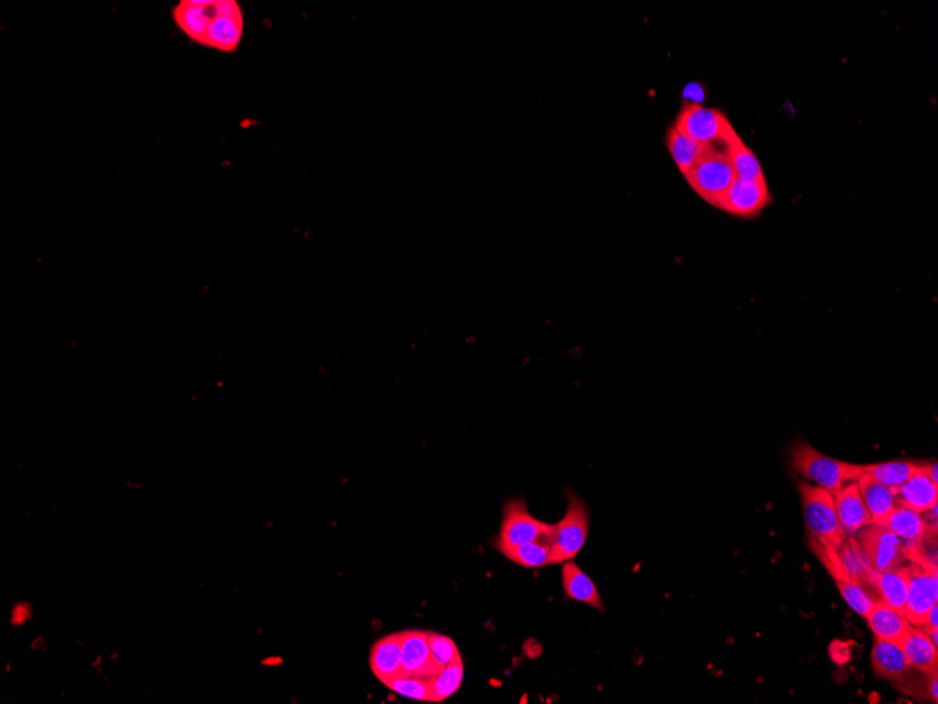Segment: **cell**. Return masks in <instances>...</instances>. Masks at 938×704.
Returning a JSON list of instances; mask_svg holds the SVG:
<instances>
[{
  "label": "cell",
  "instance_id": "d4e9b609",
  "mask_svg": "<svg viewBox=\"0 0 938 704\" xmlns=\"http://www.w3.org/2000/svg\"><path fill=\"white\" fill-rule=\"evenodd\" d=\"M506 558L524 568H544L552 565L551 544L547 541L521 544V546H496Z\"/></svg>",
  "mask_w": 938,
  "mask_h": 704
},
{
  "label": "cell",
  "instance_id": "277c9868",
  "mask_svg": "<svg viewBox=\"0 0 938 704\" xmlns=\"http://www.w3.org/2000/svg\"><path fill=\"white\" fill-rule=\"evenodd\" d=\"M566 513L561 522L552 527V565L564 564L578 556L585 546L590 529V513L587 504L572 490L566 491Z\"/></svg>",
  "mask_w": 938,
  "mask_h": 704
},
{
  "label": "cell",
  "instance_id": "4fadbf2b",
  "mask_svg": "<svg viewBox=\"0 0 938 704\" xmlns=\"http://www.w3.org/2000/svg\"><path fill=\"white\" fill-rule=\"evenodd\" d=\"M370 667L375 678L384 685L396 676L404 675L401 633L388 634L375 641L370 653Z\"/></svg>",
  "mask_w": 938,
  "mask_h": 704
},
{
  "label": "cell",
  "instance_id": "8992f818",
  "mask_svg": "<svg viewBox=\"0 0 938 704\" xmlns=\"http://www.w3.org/2000/svg\"><path fill=\"white\" fill-rule=\"evenodd\" d=\"M691 189L712 207H717L726 190L735 182L736 173L726 152L711 151L690 172L683 175Z\"/></svg>",
  "mask_w": 938,
  "mask_h": 704
},
{
  "label": "cell",
  "instance_id": "3957f363",
  "mask_svg": "<svg viewBox=\"0 0 938 704\" xmlns=\"http://www.w3.org/2000/svg\"><path fill=\"white\" fill-rule=\"evenodd\" d=\"M798 491L811 540L826 549L839 550L847 536L837 518L833 494L807 481L798 482Z\"/></svg>",
  "mask_w": 938,
  "mask_h": 704
},
{
  "label": "cell",
  "instance_id": "f546056e",
  "mask_svg": "<svg viewBox=\"0 0 938 704\" xmlns=\"http://www.w3.org/2000/svg\"><path fill=\"white\" fill-rule=\"evenodd\" d=\"M429 644L432 664L436 674L448 665L461 660L460 651H458L453 638L443 636V634L430 633Z\"/></svg>",
  "mask_w": 938,
  "mask_h": 704
},
{
  "label": "cell",
  "instance_id": "ffe728a7",
  "mask_svg": "<svg viewBox=\"0 0 938 704\" xmlns=\"http://www.w3.org/2000/svg\"><path fill=\"white\" fill-rule=\"evenodd\" d=\"M864 619L867 620L875 638L894 641V643L899 644L908 634L910 627L905 615L881 601L875 603L874 608L870 610V613Z\"/></svg>",
  "mask_w": 938,
  "mask_h": 704
},
{
  "label": "cell",
  "instance_id": "4dcf8cb0",
  "mask_svg": "<svg viewBox=\"0 0 938 704\" xmlns=\"http://www.w3.org/2000/svg\"><path fill=\"white\" fill-rule=\"evenodd\" d=\"M830 657L837 664H844V662L849 661L851 657L850 644L835 641L830 645Z\"/></svg>",
  "mask_w": 938,
  "mask_h": 704
},
{
  "label": "cell",
  "instance_id": "e0dca14e",
  "mask_svg": "<svg viewBox=\"0 0 938 704\" xmlns=\"http://www.w3.org/2000/svg\"><path fill=\"white\" fill-rule=\"evenodd\" d=\"M857 485L873 523L884 525L885 520L898 505L896 491L864 473L858 478Z\"/></svg>",
  "mask_w": 938,
  "mask_h": 704
},
{
  "label": "cell",
  "instance_id": "cb8c5ba5",
  "mask_svg": "<svg viewBox=\"0 0 938 704\" xmlns=\"http://www.w3.org/2000/svg\"><path fill=\"white\" fill-rule=\"evenodd\" d=\"M725 148L733 171L736 173V178L748 180V182L766 180L762 165H760L755 152L742 141L741 137H736Z\"/></svg>",
  "mask_w": 938,
  "mask_h": 704
},
{
  "label": "cell",
  "instance_id": "6da1fadb",
  "mask_svg": "<svg viewBox=\"0 0 938 704\" xmlns=\"http://www.w3.org/2000/svg\"><path fill=\"white\" fill-rule=\"evenodd\" d=\"M172 19L191 43L224 54L238 51L245 34V13L236 0H180Z\"/></svg>",
  "mask_w": 938,
  "mask_h": 704
},
{
  "label": "cell",
  "instance_id": "1f68e13d",
  "mask_svg": "<svg viewBox=\"0 0 938 704\" xmlns=\"http://www.w3.org/2000/svg\"><path fill=\"white\" fill-rule=\"evenodd\" d=\"M938 606L930 610L926 620H924L922 629H938Z\"/></svg>",
  "mask_w": 938,
  "mask_h": 704
},
{
  "label": "cell",
  "instance_id": "2e32d148",
  "mask_svg": "<svg viewBox=\"0 0 938 704\" xmlns=\"http://www.w3.org/2000/svg\"><path fill=\"white\" fill-rule=\"evenodd\" d=\"M884 526H887L892 533H895L908 546V551L923 544L926 539H929L930 533L933 532L924 520L922 513L913 511V509L906 508L901 504L896 505L894 511L885 520Z\"/></svg>",
  "mask_w": 938,
  "mask_h": 704
},
{
  "label": "cell",
  "instance_id": "83f0119b",
  "mask_svg": "<svg viewBox=\"0 0 938 704\" xmlns=\"http://www.w3.org/2000/svg\"><path fill=\"white\" fill-rule=\"evenodd\" d=\"M835 582L840 593H842L844 601L858 616H867L870 610L874 608L875 603L878 602L867 591V586L854 578L837 579Z\"/></svg>",
  "mask_w": 938,
  "mask_h": 704
},
{
  "label": "cell",
  "instance_id": "7a4b0ae2",
  "mask_svg": "<svg viewBox=\"0 0 938 704\" xmlns=\"http://www.w3.org/2000/svg\"><path fill=\"white\" fill-rule=\"evenodd\" d=\"M791 466L809 484L835 495L844 485L857 481L863 474L861 464L849 463L819 452L808 442H799L791 450Z\"/></svg>",
  "mask_w": 938,
  "mask_h": 704
},
{
  "label": "cell",
  "instance_id": "9a60e30c",
  "mask_svg": "<svg viewBox=\"0 0 938 704\" xmlns=\"http://www.w3.org/2000/svg\"><path fill=\"white\" fill-rule=\"evenodd\" d=\"M871 664L874 674L887 681H901L912 668L901 644L878 638H875L871 651Z\"/></svg>",
  "mask_w": 938,
  "mask_h": 704
},
{
  "label": "cell",
  "instance_id": "5bb4252c",
  "mask_svg": "<svg viewBox=\"0 0 938 704\" xmlns=\"http://www.w3.org/2000/svg\"><path fill=\"white\" fill-rule=\"evenodd\" d=\"M898 504L913 509V511L924 513L930 511L938 502V484L933 482L926 470L924 464L909 478L902 487L896 491Z\"/></svg>",
  "mask_w": 938,
  "mask_h": 704
},
{
  "label": "cell",
  "instance_id": "52a82bcc",
  "mask_svg": "<svg viewBox=\"0 0 938 704\" xmlns=\"http://www.w3.org/2000/svg\"><path fill=\"white\" fill-rule=\"evenodd\" d=\"M858 547L877 574L909 563L908 546L887 526H865L856 534Z\"/></svg>",
  "mask_w": 938,
  "mask_h": 704
},
{
  "label": "cell",
  "instance_id": "836d02e7",
  "mask_svg": "<svg viewBox=\"0 0 938 704\" xmlns=\"http://www.w3.org/2000/svg\"><path fill=\"white\" fill-rule=\"evenodd\" d=\"M924 470H926L927 475L938 484V466L937 461H931V463L924 464Z\"/></svg>",
  "mask_w": 938,
  "mask_h": 704
},
{
  "label": "cell",
  "instance_id": "ac0fdd59",
  "mask_svg": "<svg viewBox=\"0 0 938 704\" xmlns=\"http://www.w3.org/2000/svg\"><path fill=\"white\" fill-rule=\"evenodd\" d=\"M562 585H564L566 598L585 603V605L592 606L593 609H597L599 612L606 610V605H604L596 584L586 572L580 570L578 565L573 563V560L562 564Z\"/></svg>",
  "mask_w": 938,
  "mask_h": 704
},
{
  "label": "cell",
  "instance_id": "603a6c76",
  "mask_svg": "<svg viewBox=\"0 0 938 704\" xmlns=\"http://www.w3.org/2000/svg\"><path fill=\"white\" fill-rule=\"evenodd\" d=\"M922 464L908 460L884 461V463L863 466V473L892 490L898 491L899 487H902L916 471H919Z\"/></svg>",
  "mask_w": 938,
  "mask_h": 704
},
{
  "label": "cell",
  "instance_id": "ba28073f",
  "mask_svg": "<svg viewBox=\"0 0 938 704\" xmlns=\"http://www.w3.org/2000/svg\"><path fill=\"white\" fill-rule=\"evenodd\" d=\"M552 527L554 525L534 518L524 499H510L503 506L502 526L495 546H521L534 541L550 543Z\"/></svg>",
  "mask_w": 938,
  "mask_h": 704
},
{
  "label": "cell",
  "instance_id": "9c48e42d",
  "mask_svg": "<svg viewBox=\"0 0 938 704\" xmlns=\"http://www.w3.org/2000/svg\"><path fill=\"white\" fill-rule=\"evenodd\" d=\"M938 606L937 567L909 561V592L905 615L910 626L922 627L931 609Z\"/></svg>",
  "mask_w": 938,
  "mask_h": 704
},
{
  "label": "cell",
  "instance_id": "d6986e66",
  "mask_svg": "<svg viewBox=\"0 0 938 704\" xmlns=\"http://www.w3.org/2000/svg\"><path fill=\"white\" fill-rule=\"evenodd\" d=\"M901 645L910 667L927 676L938 674V648L923 629L910 626Z\"/></svg>",
  "mask_w": 938,
  "mask_h": 704
},
{
  "label": "cell",
  "instance_id": "f1b7e54d",
  "mask_svg": "<svg viewBox=\"0 0 938 704\" xmlns=\"http://www.w3.org/2000/svg\"><path fill=\"white\" fill-rule=\"evenodd\" d=\"M385 686L396 693V695L418 700V702H433L432 688H430L429 679L418 678V676L401 675L385 683Z\"/></svg>",
  "mask_w": 938,
  "mask_h": 704
},
{
  "label": "cell",
  "instance_id": "5b68a950",
  "mask_svg": "<svg viewBox=\"0 0 938 704\" xmlns=\"http://www.w3.org/2000/svg\"><path fill=\"white\" fill-rule=\"evenodd\" d=\"M680 133L693 138L700 144L714 145L715 142H721L726 145L739 137L731 121L721 110L711 109V107L701 106L698 103H690L683 106L682 112L673 124ZM715 147V145H714Z\"/></svg>",
  "mask_w": 938,
  "mask_h": 704
},
{
  "label": "cell",
  "instance_id": "30bf717a",
  "mask_svg": "<svg viewBox=\"0 0 938 704\" xmlns=\"http://www.w3.org/2000/svg\"><path fill=\"white\" fill-rule=\"evenodd\" d=\"M773 203V197L766 180L748 182V180L735 179L731 187L726 190L717 208L724 213L738 218H756L762 214L764 208Z\"/></svg>",
  "mask_w": 938,
  "mask_h": 704
},
{
  "label": "cell",
  "instance_id": "7402d4cb",
  "mask_svg": "<svg viewBox=\"0 0 938 704\" xmlns=\"http://www.w3.org/2000/svg\"><path fill=\"white\" fill-rule=\"evenodd\" d=\"M666 147L683 175L690 172L704 156H707L715 149L714 145H705L694 141L693 138L677 131L675 127H670L667 131Z\"/></svg>",
  "mask_w": 938,
  "mask_h": 704
},
{
  "label": "cell",
  "instance_id": "d6a6232c",
  "mask_svg": "<svg viewBox=\"0 0 938 704\" xmlns=\"http://www.w3.org/2000/svg\"><path fill=\"white\" fill-rule=\"evenodd\" d=\"M929 696L934 703H938V674L929 676Z\"/></svg>",
  "mask_w": 938,
  "mask_h": 704
},
{
  "label": "cell",
  "instance_id": "484cf974",
  "mask_svg": "<svg viewBox=\"0 0 938 704\" xmlns=\"http://www.w3.org/2000/svg\"><path fill=\"white\" fill-rule=\"evenodd\" d=\"M837 553H839L843 567L849 572L851 578L856 579V581L861 582V584L865 586H873L874 588L875 579H877L878 574L871 568V565L868 564L863 551L858 547L856 537L847 536L842 546H840V549L837 550Z\"/></svg>",
  "mask_w": 938,
  "mask_h": 704
},
{
  "label": "cell",
  "instance_id": "4316f807",
  "mask_svg": "<svg viewBox=\"0 0 938 704\" xmlns=\"http://www.w3.org/2000/svg\"><path fill=\"white\" fill-rule=\"evenodd\" d=\"M464 681V664L462 660L441 669L429 679L432 688L433 702H444L458 692Z\"/></svg>",
  "mask_w": 938,
  "mask_h": 704
},
{
  "label": "cell",
  "instance_id": "7c38bea8",
  "mask_svg": "<svg viewBox=\"0 0 938 704\" xmlns=\"http://www.w3.org/2000/svg\"><path fill=\"white\" fill-rule=\"evenodd\" d=\"M833 497H835L837 518L846 536H856L865 526L873 525V520L858 490L857 481L844 485L842 490L836 492Z\"/></svg>",
  "mask_w": 938,
  "mask_h": 704
},
{
  "label": "cell",
  "instance_id": "44dd1931",
  "mask_svg": "<svg viewBox=\"0 0 938 704\" xmlns=\"http://www.w3.org/2000/svg\"><path fill=\"white\" fill-rule=\"evenodd\" d=\"M874 588L880 596L881 602L891 606L892 609L898 610L903 615L906 601H908L909 564L880 572L877 579H875Z\"/></svg>",
  "mask_w": 938,
  "mask_h": 704
},
{
  "label": "cell",
  "instance_id": "8fae6325",
  "mask_svg": "<svg viewBox=\"0 0 938 704\" xmlns=\"http://www.w3.org/2000/svg\"><path fill=\"white\" fill-rule=\"evenodd\" d=\"M429 631H402V671L404 675L430 679L436 675L430 654Z\"/></svg>",
  "mask_w": 938,
  "mask_h": 704
}]
</instances>
